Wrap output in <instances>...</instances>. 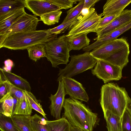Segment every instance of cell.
Masks as SVG:
<instances>
[{
	"label": "cell",
	"instance_id": "24",
	"mask_svg": "<svg viewBox=\"0 0 131 131\" xmlns=\"http://www.w3.org/2000/svg\"><path fill=\"white\" fill-rule=\"evenodd\" d=\"M0 102L2 104V111L0 113L7 117H11L13 114L14 100L10 94L7 93L0 99Z\"/></svg>",
	"mask_w": 131,
	"mask_h": 131
},
{
	"label": "cell",
	"instance_id": "6",
	"mask_svg": "<svg viewBox=\"0 0 131 131\" xmlns=\"http://www.w3.org/2000/svg\"><path fill=\"white\" fill-rule=\"evenodd\" d=\"M102 13L98 14L94 8H90L89 13L82 16L66 35L68 38L82 34L96 32L99 23L103 16Z\"/></svg>",
	"mask_w": 131,
	"mask_h": 131
},
{
	"label": "cell",
	"instance_id": "42",
	"mask_svg": "<svg viewBox=\"0 0 131 131\" xmlns=\"http://www.w3.org/2000/svg\"><path fill=\"white\" fill-rule=\"evenodd\" d=\"M1 130V131H2V130Z\"/></svg>",
	"mask_w": 131,
	"mask_h": 131
},
{
	"label": "cell",
	"instance_id": "13",
	"mask_svg": "<svg viewBox=\"0 0 131 131\" xmlns=\"http://www.w3.org/2000/svg\"><path fill=\"white\" fill-rule=\"evenodd\" d=\"M24 2L25 7L36 16L40 17L46 13L62 9L47 0H24Z\"/></svg>",
	"mask_w": 131,
	"mask_h": 131
},
{
	"label": "cell",
	"instance_id": "25",
	"mask_svg": "<svg viewBox=\"0 0 131 131\" xmlns=\"http://www.w3.org/2000/svg\"><path fill=\"white\" fill-rule=\"evenodd\" d=\"M30 59L36 62L41 58L47 57L45 44H39L27 49Z\"/></svg>",
	"mask_w": 131,
	"mask_h": 131
},
{
	"label": "cell",
	"instance_id": "33",
	"mask_svg": "<svg viewBox=\"0 0 131 131\" xmlns=\"http://www.w3.org/2000/svg\"><path fill=\"white\" fill-rule=\"evenodd\" d=\"M48 1L62 8L67 9L72 8L74 4L77 3V2L80 0H47Z\"/></svg>",
	"mask_w": 131,
	"mask_h": 131
},
{
	"label": "cell",
	"instance_id": "39",
	"mask_svg": "<svg viewBox=\"0 0 131 131\" xmlns=\"http://www.w3.org/2000/svg\"><path fill=\"white\" fill-rule=\"evenodd\" d=\"M90 11V8H83L81 11V15L82 16H85L89 13Z\"/></svg>",
	"mask_w": 131,
	"mask_h": 131
},
{
	"label": "cell",
	"instance_id": "38",
	"mask_svg": "<svg viewBox=\"0 0 131 131\" xmlns=\"http://www.w3.org/2000/svg\"><path fill=\"white\" fill-rule=\"evenodd\" d=\"M7 93L5 85L2 82L0 81V99L5 96Z\"/></svg>",
	"mask_w": 131,
	"mask_h": 131
},
{
	"label": "cell",
	"instance_id": "34",
	"mask_svg": "<svg viewBox=\"0 0 131 131\" xmlns=\"http://www.w3.org/2000/svg\"><path fill=\"white\" fill-rule=\"evenodd\" d=\"M122 131H131V115L126 110L122 118Z\"/></svg>",
	"mask_w": 131,
	"mask_h": 131
},
{
	"label": "cell",
	"instance_id": "32",
	"mask_svg": "<svg viewBox=\"0 0 131 131\" xmlns=\"http://www.w3.org/2000/svg\"><path fill=\"white\" fill-rule=\"evenodd\" d=\"M0 129L2 131H19L14 125L11 117L0 114Z\"/></svg>",
	"mask_w": 131,
	"mask_h": 131
},
{
	"label": "cell",
	"instance_id": "5",
	"mask_svg": "<svg viewBox=\"0 0 131 131\" xmlns=\"http://www.w3.org/2000/svg\"><path fill=\"white\" fill-rule=\"evenodd\" d=\"M66 35L57 37L45 43L47 58L52 67L56 68L60 64H67L69 61L70 51Z\"/></svg>",
	"mask_w": 131,
	"mask_h": 131
},
{
	"label": "cell",
	"instance_id": "14",
	"mask_svg": "<svg viewBox=\"0 0 131 131\" xmlns=\"http://www.w3.org/2000/svg\"><path fill=\"white\" fill-rule=\"evenodd\" d=\"M0 79L6 80L23 91L31 92L30 85L26 79L10 72L6 71L1 68L0 69Z\"/></svg>",
	"mask_w": 131,
	"mask_h": 131
},
{
	"label": "cell",
	"instance_id": "37",
	"mask_svg": "<svg viewBox=\"0 0 131 131\" xmlns=\"http://www.w3.org/2000/svg\"><path fill=\"white\" fill-rule=\"evenodd\" d=\"M100 1V0H84L83 8H93L95 4Z\"/></svg>",
	"mask_w": 131,
	"mask_h": 131
},
{
	"label": "cell",
	"instance_id": "12",
	"mask_svg": "<svg viewBox=\"0 0 131 131\" xmlns=\"http://www.w3.org/2000/svg\"><path fill=\"white\" fill-rule=\"evenodd\" d=\"M62 80L59 81L56 93L51 94L49 97L50 101L49 107L51 115L56 119L61 118V111L64 103L66 95Z\"/></svg>",
	"mask_w": 131,
	"mask_h": 131
},
{
	"label": "cell",
	"instance_id": "30",
	"mask_svg": "<svg viewBox=\"0 0 131 131\" xmlns=\"http://www.w3.org/2000/svg\"><path fill=\"white\" fill-rule=\"evenodd\" d=\"M46 120L37 114L32 116L31 125L33 131H48L45 126Z\"/></svg>",
	"mask_w": 131,
	"mask_h": 131
},
{
	"label": "cell",
	"instance_id": "3",
	"mask_svg": "<svg viewBox=\"0 0 131 131\" xmlns=\"http://www.w3.org/2000/svg\"><path fill=\"white\" fill-rule=\"evenodd\" d=\"M57 37L47 29L20 32L0 37V48L11 50L27 49L36 45L45 44Z\"/></svg>",
	"mask_w": 131,
	"mask_h": 131
},
{
	"label": "cell",
	"instance_id": "18",
	"mask_svg": "<svg viewBox=\"0 0 131 131\" xmlns=\"http://www.w3.org/2000/svg\"><path fill=\"white\" fill-rule=\"evenodd\" d=\"M88 33L81 34L68 38V44L70 51L79 50L89 45L90 40L88 37Z\"/></svg>",
	"mask_w": 131,
	"mask_h": 131
},
{
	"label": "cell",
	"instance_id": "21",
	"mask_svg": "<svg viewBox=\"0 0 131 131\" xmlns=\"http://www.w3.org/2000/svg\"><path fill=\"white\" fill-rule=\"evenodd\" d=\"M108 131H122V118L109 111L103 114Z\"/></svg>",
	"mask_w": 131,
	"mask_h": 131
},
{
	"label": "cell",
	"instance_id": "7",
	"mask_svg": "<svg viewBox=\"0 0 131 131\" xmlns=\"http://www.w3.org/2000/svg\"><path fill=\"white\" fill-rule=\"evenodd\" d=\"M129 46L123 37L108 41L95 48L90 54L97 60L110 59L116 56L122 49Z\"/></svg>",
	"mask_w": 131,
	"mask_h": 131
},
{
	"label": "cell",
	"instance_id": "36",
	"mask_svg": "<svg viewBox=\"0 0 131 131\" xmlns=\"http://www.w3.org/2000/svg\"><path fill=\"white\" fill-rule=\"evenodd\" d=\"M5 66L3 69L5 71L10 72L13 66V62L10 59H7L4 61Z\"/></svg>",
	"mask_w": 131,
	"mask_h": 131
},
{
	"label": "cell",
	"instance_id": "41",
	"mask_svg": "<svg viewBox=\"0 0 131 131\" xmlns=\"http://www.w3.org/2000/svg\"><path fill=\"white\" fill-rule=\"evenodd\" d=\"M127 110L128 111L131 115V104L127 107Z\"/></svg>",
	"mask_w": 131,
	"mask_h": 131
},
{
	"label": "cell",
	"instance_id": "29",
	"mask_svg": "<svg viewBox=\"0 0 131 131\" xmlns=\"http://www.w3.org/2000/svg\"><path fill=\"white\" fill-rule=\"evenodd\" d=\"M78 4L75 7L67 11V15L62 23L71 20L77 17L81 14L84 7V0H80Z\"/></svg>",
	"mask_w": 131,
	"mask_h": 131
},
{
	"label": "cell",
	"instance_id": "20",
	"mask_svg": "<svg viewBox=\"0 0 131 131\" xmlns=\"http://www.w3.org/2000/svg\"><path fill=\"white\" fill-rule=\"evenodd\" d=\"M25 7L24 0H0V18L12 11Z\"/></svg>",
	"mask_w": 131,
	"mask_h": 131
},
{
	"label": "cell",
	"instance_id": "4",
	"mask_svg": "<svg viewBox=\"0 0 131 131\" xmlns=\"http://www.w3.org/2000/svg\"><path fill=\"white\" fill-rule=\"evenodd\" d=\"M97 60L93 58L90 52L72 55L69 63L63 69H60L57 81L64 78L73 77L88 70L92 69L95 66Z\"/></svg>",
	"mask_w": 131,
	"mask_h": 131
},
{
	"label": "cell",
	"instance_id": "9",
	"mask_svg": "<svg viewBox=\"0 0 131 131\" xmlns=\"http://www.w3.org/2000/svg\"><path fill=\"white\" fill-rule=\"evenodd\" d=\"M40 20L35 15L28 14L26 12L19 17L0 37L20 32L36 30Z\"/></svg>",
	"mask_w": 131,
	"mask_h": 131
},
{
	"label": "cell",
	"instance_id": "1",
	"mask_svg": "<svg viewBox=\"0 0 131 131\" xmlns=\"http://www.w3.org/2000/svg\"><path fill=\"white\" fill-rule=\"evenodd\" d=\"M63 117L71 126L84 131H93L98 119L97 114L93 112L81 102L71 97L65 99L63 106Z\"/></svg>",
	"mask_w": 131,
	"mask_h": 131
},
{
	"label": "cell",
	"instance_id": "15",
	"mask_svg": "<svg viewBox=\"0 0 131 131\" xmlns=\"http://www.w3.org/2000/svg\"><path fill=\"white\" fill-rule=\"evenodd\" d=\"M131 0H107L103 7V16L119 15Z\"/></svg>",
	"mask_w": 131,
	"mask_h": 131
},
{
	"label": "cell",
	"instance_id": "22",
	"mask_svg": "<svg viewBox=\"0 0 131 131\" xmlns=\"http://www.w3.org/2000/svg\"><path fill=\"white\" fill-rule=\"evenodd\" d=\"M45 126L48 131H70L71 125L63 117L55 120H46Z\"/></svg>",
	"mask_w": 131,
	"mask_h": 131
},
{
	"label": "cell",
	"instance_id": "23",
	"mask_svg": "<svg viewBox=\"0 0 131 131\" xmlns=\"http://www.w3.org/2000/svg\"><path fill=\"white\" fill-rule=\"evenodd\" d=\"M32 109L25 95L17 100L13 115H31Z\"/></svg>",
	"mask_w": 131,
	"mask_h": 131
},
{
	"label": "cell",
	"instance_id": "8",
	"mask_svg": "<svg viewBox=\"0 0 131 131\" xmlns=\"http://www.w3.org/2000/svg\"><path fill=\"white\" fill-rule=\"evenodd\" d=\"M123 69L104 60H97L94 68L91 70V73L106 84L112 81L121 79Z\"/></svg>",
	"mask_w": 131,
	"mask_h": 131
},
{
	"label": "cell",
	"instance_id": "16",
	"mask_svg": "<svg viewBox=\"0 0 131 131\" xmlns=\"http://www.w3.org/2000/svg\"><path fill=\"white\" fill-rule=\"evenodd\" d=\"M131 28V22L125 26L100 38L88 46L83 49L85 52H89L95 48L112 40L117 38L121 35Z\"/></svg>",
	"mask_w": 131,
	"mask_h": 131
},
{
	"label": "cell",
	"instance_id": "31",
	"mask_svg": "<svg viewBox=\"0 0 131 131\" xmlns=\"http://www.w3.org/2000/svg\"><path fill=\"white\" fill-rule=\"evenodd\" d=\"M5 85L8 93L16 100L19 99L25 96L24 91L14 85L6 80L0 79Z\"/></svg>",
	"mask_w": 131,
	"mask_h": 131
},
{
	"label": "cell",
	"instance_id": "35",
	"mask_svg": "<svg viewBox=\"0 0 131 131\" xmlns=\"http://www.w3.org/2000/svg\"><path fill=\"white\" fill-rule=\"evenodd\" d=\"M119 15H108L104 16L100 19L96 29V32L99 29L109 23Z\"/></svg>",
	"mask_w": 131,
	"mask_h": 131
},
{
	"label": "cell",
	"instance_id": "10",
	"mask_svg": "<svg viewBox=\"0 0 131 131\" xmlns=\"http://www.w3.org/2000/svg\"><path fill=\"white\" fill-rule=\"evenodd\" d=\"M131 22V10H124L117 17L96 32L97 37L94 40L97 39L126 25Z\"/></svg>",
	"mask_w": 131,
	"mask_h": 131
},
{
	"label": "cell",
	"instance_id": "28",
	"mask_svg": "<svg viewBox=\"0 0 131 131\" xmlns=\"http://www.w3.org/2000/svg\"><path fill=\"white\" fill-rule=\"evenodd\" d=\"M25 96L33 109L40 113L45 119H47L46 114L40 103L35 96L31 92L24 91Z\"/></svg>",
	"mask_w": 131,
	"mask_h": 131
},
{
	"label": "cell",
	"instance_id": "11",
	"mask_svg": "<svg viewBox=\"0 0 131 131\" xmlns=\"http://www.w3.org/2000/svg\"><path fill=\"white\" fill-rule=\"evenodd\" d=\"M62 80L66 95H68L70 97L74 99L88 102L89 96L81 83L70 77L64 78Z\"/></svg>",
	"mask_w": 131,
	"mask_h": 131
},
{
	"label": "cell",
	"instance_id": "17",
	"mask_svg": "<svg viewBox=\"0 0 131 131\" xmlns=\"http://www.w3.org/2000/svg\"><path fill=\"white\" fill-rule=\"evenodd\" d=\"M25 13V8H23L10 12L0 18V35H3L14 22Z\"/></svg>",
	"mask_w": 131,
	"mask_h": 131
},
{
	"label": "cell",
	"instance_id": "26",
	"mask_svg": "<svg viewBox=\"0 0 131 131\" xmlns=\"http://www.w3.org/2000/svg\"><path fill=\"white\" fill-rule=\"evenodd\" d=\"M62 13L59 10L46 13L40 17V20L48 25H54L59 23Z\"/></svg>",
	"mask_w": 131,
	"mask_h": 131
},
{
	"label": "cell",
	"instance_id": "40",
	"mask_svg": "<svg viewBox=\"0 0 131 131\" xmlns=\"http://www.w3.org/2000/svg\"><path fill=\"white\" fill-rule=\"evenodd\" d=\"M70 131H84L83 130L78 127L71 126Z\"/></svg>",
	"mask_w": 131,
	"mask_h": 131
},
{
	"label": "cell",
	"instance_id": "27",
	"mask_svg": "<svg viewBox=\"0 0 131 131\" xmlns=\"http://www.w3.org/2000/svg\"><path fill=\"white\" fill-rule=\"evenodd\" d=\"M82 16L80 14L79 15L73 19L64 23H62L56 27L47 29L52 34L57 35L61 32L63 33L67 30H70Z\"/></svg>",
	"mask_w": 131,
	"mask_h": 131
},
{
	"label": "cell",
	"instance_id": "19",
	"mask_svg": "<svg viewBox=\"0 0 131 131\" xmlns=\"http://www.w3.org/2000/svg\"><path fill=\"white\" fill-rule=\"evenodd\" d=\"M11 118L14 125L19 131H33L31 115L15 114Z\"/></svg>",
	"mask_w": 131,
	"mask_h": 131
},
{
	"label": "cell",
	"instance_id": "2",
	"mask_svg": "<svg viewBox=\"0 0 131 131\" xmlns=\"http://www.w3.org/2000/svg\"><path fill=\"white\" fill-rule=\"evenodd\" d=\"M100 103L103 114L109 111L122 118L131 104V99L125 88L108 83L101 87Z\"/></svg>",
	"mask_w": 131,
	"mask_h": 131
}]
</instances>
